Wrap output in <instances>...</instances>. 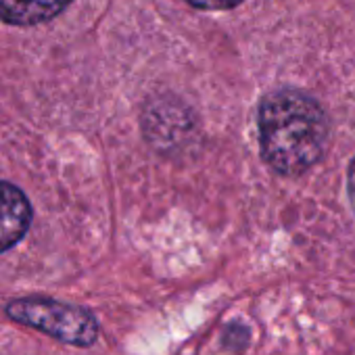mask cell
Segmentation results:
<instances>
[{
	"label": "cell",
	"mask_w": 355,
	"mask_h": 355,
	"mask_svg": "<svg viewBox=\"0 0 355 355\" xmlns=\"http://www.w3.org/2000/svg\"><path fill=\"white\" fill-rule=\"evenodd\" d=\"M347 197H349V205L355 214V157L351 159V163L347 167Z\"/></svg>",
	"instance_id": "cell-6"
},
{
	"label": "cell",
	"mask_w": 355,
	"mask_h": 355,
	"mask_svg": "<svg viewBox=\"0 0 355 355\" xmlns=\"http://www.w3.org/2000/svg\"><path fill=\"white\" fill-rule=\"evenodd\" d=\"M187 3L201 11H228L239 7L243 0H187Z\"/></svg>",
	"instance_id": "cell-5"
},
{
	"label": "cell",
	"mask_w": 355,
	"mask_h": 355,
	"mask_svg": "<svg viewBox=\"0 0 355 355\" xmlns=\"http://www.w3.org/2000/svg\"><path fill=\"white\" fill-rule=\"evenodd\" d=\"M7 315L73 347H90L98 338L96 318L88 309L71 303L44 297L15 299L7 305Z\"/></svg>",
	"instance_id": "cell-2"
},
{
	"label": "cell",
	"mask_w": 355,
	"mask_h": 355,
	"mask_svg": "<svg viewBox=\"0 0 355 355\" xmlns=\"http://www.w3.org/2000/svg\"><path fill=\"white\" fill-rule=\"evenodd\" d=\"M73 0H0V21L17 28H34L57 19Z\"/></svg>",
	"instance_id": "cell-4"
},
{
	"label": "cell",
	"mask_w": 355,
	"mask_h": 355,
	"mask_svg": "<svg viewBox=\"0 0 355 355\" xmlns=\"http://www.w3.org/2000/svg\"><path fill=\"white\" fill-rule=\"evenodd\" d=\"M261 157L280 175L313 167L328 146V115L307 92L295 88L263 96L257 113Z\"/></svg>",
	"instance_id": "cell-1"
},
{
	"label": "cell",
	"mask_w": 355,
	"mask_h": 355,
	"mask_svg": "<svg viewBox=\"0 0 355 355\" xmlns=\"http://www.w3.org/2000/svg\"><path fill=\"white\" fill-rule=\"evenodd\" d=\"M32 226V205L24 191L0 182V253L13 249Z\"/></svg>",
	"instance_id": "cell-3"
}]
</instances>
